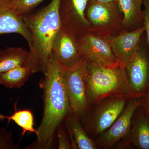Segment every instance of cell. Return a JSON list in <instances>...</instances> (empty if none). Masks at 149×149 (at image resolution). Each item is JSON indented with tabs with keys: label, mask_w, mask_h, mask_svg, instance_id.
Segmentation results:
<instances>
[{
	"label": "cell",
	"mask_w": 149,
	"mask_h": 149,
	"mask_svg": "<svg viewBox=\"0 0 149 149\" xmlns=\"http://www.w3.org/2000/svg\"><path fill=\"white\" fill-rule=\"evenodd\" d=\"M123 14V27L130 31L143 26V0H116Z\"/></svg>",
	"instance_id": "15"
},
{
	"label": "cell",
	"mask_w": 149,
	"mask_h": 149,
	"mask_svg": "<svg viewBox=\"0 0 149 149\" xmlns=\"http://www.w3.org/2000/svg\"><path fill=\"white\" fill-rule=\"evenodd\" d=\"M130 99L124 97H109L91 106L80 118L83 127L88 135L97 138L108 129L119 116Z\"/></svg>",
	"instance_id": "4"
},
{
	"label": "cell",
	"mask_w": 149,
	"mask_h": 149,
	"mask_svg": "<svg viewBox=\"0 0 149 149\" xmlns=\"http://www.w3.org/2000/svg\"><path fill=\"white\" fill-rule=\"evenodd\" d=\"M141 106L143 108L149 119V89L142 98Z\"/></svg>",
	"instance_id": "24"
},
{
	"label": "cell",
	"mask_w": 149,
	"mask_h": 149,
	"mask_svg": "<svg viewBox=\"0 0 149 149\" xmlns=\"http://www.w3.org/2000/svg\"><path fill=\"white\" fill-rule=\"evenodd\" d=\"M90 0H60L59 13L61 27L78 38L88 32L91 23L85 15Z\"/></svg>",
	"instance_id": "10"
},
{
	"label": "cell",
	"mask_w": 149,
	"mask_h": 149,
	"mask_svg": "<svg viewBox=\"0 0 149 149\" xmlns=\"http://www.w3.org/2000/svg\"><path fill=\"white\" fill-rule=\"evenodd\" d=\"M84 62V81L90 107L109 97L132 98L125 65L105 67Z\"/></svg>",
	"instance_id": "3"
},
{
	"label": "cell",
	"mask_w": 149,
	"mask_h": 149,
	"mask_svg": "<svg viewBox=\"0 0 149 149\" xmlns=\"http://www.w3.org/2000/svg\"><path fill=\"white\" fill-rule=\"evenodd\" d=\"M145 33L143 25L132 31L122 32L116 36L103 38L109 42L116 57L125 65L136 53Z\"/></svg>",
	"instance_id": "12"
},
{
	"label": "cell",
	"mask_w": 149,
	"mask_h": 149,
	"mask_svg": "<svg viewBox=\"0 0 149 149\" xmlns=\"http://www.w3.org/2000/svg\"><path fill=\"white\" fill-rule=\"evenodd\" d=\"M95 1L104 3H111L116 1V0H95Z\"/></svg>",
	"instance_id": "26"
},
{
	"label": "cell",
	"mask_w": 149,
	"mask_h": 149,
	"mask_svg": "<svg viewBox=\"0 0 149 149\" xmlns=\"http://www.w3.org/2000/svg\"><path fill=\"white\" fill-rule=\"evenodd\" d=\"M45 75L40 83L43 90L42 118L37 129V140L25 149L54 148L57 130L70 113L64 67L52 57Z\"/></svg>",
	"instance_id": "1"
},
{
	"label": "cell",
	"mask_w": 149,
	"mask_h": 149,
	"mask_svg": "<svg viewBox=\"0 0 149 149\" xmlns=\"http://www.w3.org/2000/svg\"><path fill=\"white\" fill-rule=\"evenodd\" d=\"M8 121L11 120L22 128V136L26 132L34 133L37 134V129L34 128V116L29 109L18 110L15 108V111L8 116Z\"/></svg>",
	"instance_id": "19"
},
{
	"label": "cell",
	"mask_w": 149,
	"mask_h": 149,
	"mask_svg": "<svg viewBox=\"0 0 149 149\" xmlns=\"http://www.w3.org/2000/svg\"><path fill=\"white\" fill-rule=\"evenodd\" d=\"M77 39L85 62L105 67L123 64L116 57L109 42L103 37L88 32Z\"/></svg>",
	"instance_id": "7"
},
{
	"label": "cell",
	"mask_w": 149,
	"mask_h": 149,
	"mask_svg": "<svg viewBox=\"0 0 149 149\" xmlns=\"http://www.w3.org/2000/svg\"><path fill=\"white\" fill-rule=\"evenodd\" d=\"M29 51L21 47H6L0 49V73L19 66H24Z\"/></svg>",
	"instance_id": "17"
},
{
	"label": "cell",
	"mask_w": 149,
	"mask_h": 149,
	"mask_svg": "<svg viewBox=\"0 0 149 149\" xmlns=\"http://www.w3.org/2000/svg\"><path fill=\"white\" fill-rule=\"evenodd\" d=\"M7 6L18 15L26 14L45 0H2Z\"/></svg>",
	"instance_id": "20"
},
{
	"label": "cell",
	"mask_w": 149,
	"mask_h": 149,
	"mask_svg": "<svg viewBox=\"0 0 149 149\" xmlns=\"http://www.w3.org/2000/svg\"><path fill=\"white\" fill-rule=\"evenodd\" d=\"M84 62L71 67H64L65 83L70 113L81 118L89 109L84 78Z\"/></svg>",
	"instance_id": "6"
},
{
	"label": "cell",
	"mask_w": 149,
	"mask_h": 149,
	"mask_svg": "<svg viewBox=\"0 0 149 149\" xmlns=\"http://www.w3.org/2000/svg\"><path fill=\"white\" fill-rule=\"evenodd\" d=\"M63 123L62 124L57 130L56 133L58 139L59 149H76L72 143V140L69 138V133L66 126H63Z\"/></svg>",
	"instance_id": "21"
},
{
	"label": "cell",
	"mask_w": 149,
	"mask_h": 149,
	"mask_svg": "<svg viewBox=\"0 0 149 149\" xmlns=\"http://www.w3.org/2000/svg\"><path fill=\"white\" fill-rule=\"evenodd\" d=\"M32 74L27 66H19L0 73V85L10 89H19Z\"/></svg>",
	"instance_id": "18"
},
{
	"label": "cell",
	"mask_w": 149,
	"mask_h": 149,
	"mask_svg": "<svg viewBox=\"0 0 149 149\" xmlns=\"http://www.w3.org/2000/svg\"><path fill=\"white\" fill-rule=\"evenodd\" d=\"M141 102L142 98L129 99L124 109L111 126L94 140L97 149L111 148L128 136L133 114L141 105Z\"/></svg>",
	"instance_id": "9"
},
{
	"label": "cell",
	"mask_w": 149,
	"mask_h": 149,
	"mask_svg": "<svg viewBox=\"0 0 149 149\" xmlns=\"http://www.w3.org/2000/svg\"><path fill=\"white\" fill-rule=\"evenodd\" d=\"M19 145L14 142L13 133L6 128H0V149H18Z\"/></svg>",
	"instance_id": "22"
},
{
	"label": "cell",
	"mask_w": 149,
	"mask_h": 149,
	"mask_svg": "<svg viewBox=\"0 0 149 149\" xmlns=\"http://www.w3.org/2000/svg\"><path fill=\"white\" fill-rule=\"evenodd\" d=\"M65 123L77 149H97L95 142L85 131L78 116L70 113Z\"/></svg>",
	"instance_id": "16"
},
{
	"label": "cell",
	"mask_w": 149,
	"mask_h": 149,
	"mask_svg": "<svg viewBox=\"0 0 149 149\" xmlns=\"http://www.w3.org/2000/svg\"><path fill=\"white\" fill-rule=\"evenodd\" d=\"M87 8L86 17L91 23L88 32L97 33V36L99 33L122 26V13L116 1L104 3L90 0Z\"/></svg>",
	"instance_id": "8"
},
{
	"label": "cell",
	"mask_w": 149,
	"mask_h": 149,
	"mask_svg": "<svg viewBox=\"0 0 149 149\" xmlns=\"http://www.w3.org/2000/svg\"><path fill=\"white\" fill-rule=\"evenodd\" d=\"M144 37L136 53L125 64L129 88L135 98L143 97L149 89V53Z\"/></svg>",
	"instance_id": "5"
},
{
	"label": "cell",
	"mask_w": 149,
	"mask_h": 149,
	"mask_svg": "<svg viewBox=\"0 0 149 149\" xmlns=\"http://www.w3.org/2000/svg\"><path fill=\"white\" fill-rule=\"evenodd\" d=\"M60 0H52L45 7L22 15L31 33L32 43L24 66L30 68L32 74H45L52 58L55 40L61 29L59 13Z\"/></svg>",
	"instance_id": "2"
},
{
	"label": "cell",
	"mask_w": 149,
	"mask_h": 149,
	"mask_svg": "<svg viewBox=\"0 0 149 149\" xmlns=\"http://www.w3.org/2000/svg\"><path fill=\"white\" fill-rule=\"evenodd\" d=\"M143 5L144 9L143 10V25L146 33V44L149 53V0H143Z\"/></svg>",
	"instance_id": "23"
},
{
	"label": "cell",
	"mask_w": 149,
	"mask_h": 149,
	"mask_svg": "<svg viewBox=\"0 0 149 149\" xmlns=\"http://www.w3.org/2000/svg\"><path fill=\"white\" fill-rule=\"evenodd\" d=\"M8 116H6L2 114V113H0V121H3L6 119H7L8 118Z\"/></svg>",
	"instance_id": "25"
},
{
	"label": "cell",
	"mask_w": 149,
	"mask_h": 149,
	"mask_svg": "<svg viewBox=\"0 0 149 149\" xmlns=\"http://www.w3.org/2000/svg\"><path fill=\"white\" fill-rule=\"evenodd\" d=\"M52 57L65 68L80 63L83 58L78 39L61 28L53 46Z\"/></svg>",
	"instance_id": "11"
},
{
	"label": "cell",
	"mask_w": 149,
	"mask_h": 149,
	"mask_svg": "<svg viewBox=\"0 0 149 149\" xmlns=\"http://www.w3.org/2000/svg\"><path fill=\"white\" fill-rule=\"evenodd\" d=\"M10 33L21 35L27 41L29 47L31 46V33L23 21L22 15L16 14L2 0H0V35Z\"/></svg>",
	"instance_id": "14"
},
{
	"label": "cell",
	"mask_w": 149,
	"mask_h": 149,
	"mask_svg": "<svg viewBox=\"0 0 149 149\" xmlns=\"http://www.w3.org/2000/svg\"><path fill=\"white\" fill-rule=\"evenodd\" d=\"M117 144L122 148L149 149V119L141 105L133 114L128 136Z\"/></svg>",
	"instance_id": "13"
}]
</instances>
